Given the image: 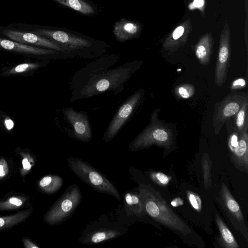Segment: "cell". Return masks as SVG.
<instances>
[{
  "mask_svg": "<svg viewBox=\"0 0 248 248\" xmlns=\"http://www.w3.org/2000/svg\"><path fill=\"white\" fill-rule=\"evenodd\" d=\"M118 61L115 56L92 61L76 71L70 80V102L92 97L107 92L115 95L121 92L124 84L143 63L136 60L110 68Z\"/></svg>",
  "mask_w": 248,
  "mask_h": 248,
  "instance_id": "obj_1",
  "label": "cell"
},
{
  "mask_svg": "<svg viewBox=\"0 0 248 248\" xmlns=\"http://www.w3.org/2000/svg\"><path fill=\"white\" fill-rule=\"evenodd\" d=\"M160 108L151 114L149 122L144 129L130 143L131 151L147 148L153 145L170 149L175 145L178 132L175 124L159 119Z\"/></svg>",
  "mask_w": 248,
  "mask_h": 248,
  "instance_id": "obj_2",
  "label": "cell"
},
{
  "mask_svg": "<svg viewBox=\"0 0 248 248\" xmlns=\"http://www.w3.org/2000/svg\"><path fill=\"white\" fill-rule=\"evenodd\" d=\"M145 211L155 220L184 235L191 232L188 225L176 214L161 194L149 185H139Z\"/></svg>",
  "mask_w": 248,
  "mask_h": 248,
  "instance_id": "obj_3",
  "label": "cell"
},
{
  "mask_svg": "<svg viewBox=\"0 0 248 248\" xmlns=\"http://www.w3.org/2000/svg\"><path fill=\"white\" fill-rule=\"evenodd\" d=\"M67 162L75 174L94 190L111 195L118 201L121 200L120 194L115 186L88 162L73 157H68Z\"/></svg>",
  "mask_w": 248,
  "mask_h": 248,
  "instance_id": "obj_4",
  "label": "cell"
},
{
  "mask_svg": "<svg viewBox=\"0 0 248 248\" xmlns=\"http://www.w3.org/2000/svg\"><path fill=\"white\" fill-rule=\"evenodd\" d=\"M44 37L62 45L73 56H78L84 58H94L97 56L89 50L93 47L91 41L62 31L51 30L43 28H32L27 30Z\"/></svg>",
  "mask_w": 248,
  "mask_h": 248,
  "instance_id": "obj_5",
  "label": "cell"
},
{
  "mask_svg": "<svg viewBox=\"0 0 248 248\" xmlns=\"http://www.w3.org/2000/svg\"><path fill=\"white\" fill-rule=\"evenodd\" d=\"M145 91L140 89L129 96L118 109L107 128L103 138L105 142L112 140L141 105Z\"/></svg>",
  "mask_w": 248,
  "mask_h": 248,
  "instance_id": "obj_6",
  "label": "cell"
},
{
  "mask_svg": "<svg viewBox=\"0 0 248 248\" xmlns=\"http://www.w3.org/2000/svg\"><path fill=\"white\" fill-rule=\"evenodd\" d=\"M247 101H248L247 93L234 91L216 103L212 121V126L216 134L219 133L224 124L235 116Z\"/></svg>",
  "mask_w": 248,
  "mask_h": 248,
  "instance_id": "obj_7",
  "label": "cell"
},
{
  "mask_svg": "<svg viewBox=\"0 0 248 248\" xmlns=\"http://www.w3.org/2000/svg\"><path fill=\"white\" fill-rule=\"evenodd\" d=\"M81 200L78 186L76 184L70 186L48 213L46 221L54 225L62 223L74 213Z\"/></svg>",
  "mask_w": 248,
  "mask_h": 248,
  "instance_id": "obj_8",
  "label": "cell"
},
{
  "mask_svg": "<svg viewBox=\"0 0 248 248\" xmlns=\"http://www.w3.org/2000/svg\"><path fill=\"white\" fill-rule=\"evenodd\" d=\"M0 50L42 61H50L51 60L72 57L65 53L23 44L2 36H0Z\"/></svg>",
  "mask_w": 248,
  "mask_h": 248,
  "instance_id": "obj_9",
  "label": "cell"
},
{
  "mask_svg": "<svg viewBox=\"0 0 248 248\" xmlns=\"http://www.w3.org/2000/svg\"><path fill=\"white\" fill-rule=\"evenodd\" d=\"M0 34L4 37L23 44L56 50L73 56L62 45L44 37L27 30L2 28Z\"/></svg>",
  "mask_w": 248,
  "mask_h": 248,
  "instance_id": "obj_10",
  "label": "cell"
},
{
  "mask_svg": "<svg viewBox=\"0 0 248 248\" xmlns=\"http://www.w3.org/2000/svg\"><path fill=\"white\" fill-rule=\"evenodd\" d=\"M64 120L71 129L66 131L71 137L82 142H89L92 138V130L87 114L78 111L72 107L62 109Z\"/></svg>",
  "mask_w": 248,
  "mask_h": 248,
  "instance_id": "obj_11",
  "label": "cell"
},
{
  "mask_svg": "<svg viewBox=\"0 0 248 248\" xmlns=\"http://www.w3.org/2000/svg\"><path fill=\"white\" fill-rule=\"evenodd\" d=\"M231 33L229 26L225 23L220 35L218 52L215 67L214 81L219 87L225 82L231 61Z\"/></svg>",
  "mask_w": 248,
  "mask_h": 248,
  "instance_id": "obj_12",
  "label": "cell"
},
{
  "mask_svg": "<svg viewBox=\"0 0 248 248\" xmlns=\"http://www.w3.org/2000/svg\"><path fill=\"white\" fill-rule=\"evenodd\" d=\"M29 59L11 65L3 66L0 69V76L2 77L32 76L49 63V61H32Z\"/></svg>",
  "mask_w": 248,
  "mask_h": 248,
  "instance_id": "obj_13",
  "label": "cell"
},
{
  "mask_svg": "<svg viewBox=\"0 0 248 248\" xmlns=\"http://www.w3.org/2000/svg\"><path fill=\"white\" fill-rule=\"evenodd\" d=\"M191 31L190 20L187 19L175 28L164 42L163 48L170 52L176 51L186 44Z\"/></svg>",
  "mask_w": 248,
  "mask_h": 248,
  "instance_id": "obj_14",
  "label": "cell"
},
{
  "mask_svg": "<svg viewBox=\"0 0 248 248\" xmlns=\"http://www.w3.org/2000/svg\"><path fill=\"white\" fill-rule=\"evenodd\" d=\"M122 231L115 228L103 227L90 232L79 239L85 245H93L104 242L122 235Z\"/></svg>",
  "mask_w": 248,
  "mask_h": 248,
  "instance_id": "obj_15",
  "label": "cell"
},
{
  "mask_svg": "<svg viewBox=\"0 0 248 248\" xmlns=\"http://www.w3.org/2000/svg\"><path fill=\"white\" fill-rule=\"evenodd\" d=\"M214 39L211 33L202 36L196 45L195 54L201 65L205 66L210 63Z\"/></svg>",
  "mask_w": 248,
  "mask_h": 248,
  "instance_id": "obj_16",
  "label": "cell"
},
{
  "mask_svg": "<svg viewBox=\"0 0 248 248\" xmlns=\"http://www.w3.org/2000/svg\"><path fill=\"white\" fill-rule=\"evenodd\" d=\"M140 28V26L137 23L123 19L116 22L113 32L119 41L124 42L137 36Z\"/></svg>",
  "mask_w": 248,
  "mask_h": 248,
  "instance_id": "obj_17",
  "label": "cell"
},
{
  "mask_svg": "<svg viewBox=\"0 0 248 248\" xmlns=\"http://www.w3.org/2000/svg\"><path fill=\"white\" fill-rule=\"evenodd\" d=\"M220 196L225 208L229 215L235 220L243 222L244 217L241 208L224 184H222L221 186Z\"/></svg>",
  "mask_w": 248,
  "mask_h": 248,
  "instance_id": "obj_18",
  "label": "cell"
},
{
  "mask_svg": "<svg viewBox=\"0 0 248 248\" xmlns=\"http://www.w3.org/2000/svg\"><path fill=\"white\" fill-rule=\"evenodd\" d=\"M238 145L232 151V158L239 165L244 166L247 170L248 166V126H247L239 137Z\"/></svg>",
  "mask_w": 248,
  "mask_h": 248,
  "instance_id": "obj_19",
  "label": "cell"
},
{
  "mask_svg": "<svg viewBox=\"0 0 248 248\" xmlns=\"http://www.w3.org/2000/svg\"><path fill=\"white\" fill-rule=\"evenodd\" d=\"M124 202L126 213L137 217L143 216L145 213L141 197L139 193L126 192L124 195Z\"/></svg>",
  "mask_w": 248,
  "mask_h": 248,
  "instance_id": "obj_20",
  "label": "cell"
},
{
  "mask_svg": "<svg viewBox=\"0 0 248 248\" xmlns=\"http://www.w3.org/2000/svg\"><path fill=\"white\" fill-rule=\"evenodd\" d=\"M215 219L222 246L227 248H239V247L231 232L217 214H216Z\"/></svg>",
  "mask_w": 248,
  "mask_h": 248,
  "instance_id": "obj_21",
  "label": "cell"
},
{
  "mask_svg": "<svg viewBox=\"0 0 248 248\" xmlns=\"http://www.w3.org/2000/svg\"><path fill=\"white\" fill-rule=\"evenodd\" d=\"M63 179L58 175L46 176L40 182V186L48 193H54L58 191L62 187Z\"/></svg>",
  "mask_w": 248,
  "mask_h": 248,
  "instance_id": "obj_22",
  "label": "cell"
},
{
  "mask_svg": "<svg viewBox=\"0 0 248 248\" xmlns=\"http://www.w3.org/2000/svg\"><path fill=\"white\" fill-rule=\"evenodd\" d=\"M57 2L71 8L82 14L88 15L94 13L91 5L82 0H53Z\"/></svg>",
  "mask_w": 248,
  "mask_h": 248,
  "instance_id": "obj_23",
  "label": "cell"
},
{
  "mask_svg": "<svg viewBox=\"0 0 248 248\" xmlns=\"http://www.w3.org/2000/svg\"><path fill=\"white\" fill-rule=\"evenodd\" d=\"M248 101H247L235 115V124L240 136L243 134L245 128L248 126Z\"/></svg>",
  "mask_w": 248,
  "mask_h": 248,
  "instance_id": "obj_24",
  "label": "cell"
},
{
  "mask_svg": "<svg viewBox=\"0 0 248 248\" xmlns=\"http://www.w3.org/2000/svg\"><path fill=\"white\" fill-rule=\"evenodd\" d=\"M195 93V88L194 86L188 83L179 84L174 90L175 95L184 99L191 98L194 95Z\"/></svg>",
  "mask_w": 248,
  "mask_h": 248,
  "instance_id": "obj_25",
  "label": "cell"
},
{
  "mask_svg": "<svg viewBox=\"0 0 248 248\" xmlns=\"http://www.w3.org/2000/svg\"><path fill=\"white\" fill-rule=\"evenodd\" d=\"M210 160L206 155L202 158V166L204 180V184L206 188H208L211 185V165Z\"/></svg>",
  "mask_w": 248,
  "mask_h": 248,
  "instance_id": "obj_26",
  "label": "cell"
},
{
  "mask_svg": "<svg viewBox=\"0 0 248 248\" xmlns=\"http://www.w3.org/2000/svg\"><path fill=\"white\" fill-rule=\"evenodd\" d=\"M151 179L155 183L161 186H165L169 183L170 178L160 172L152 171L150 173Z\"/></svg>",
  "mask_w": 248,
  "mask_h": 248,
  "instance_id": "obj_27",
  "label": "cell"
},
{
  "mask_svg": "<svg viewBox=\"0 0 248 248\" xmlns=\"http://www.w3.org/2000/svg\"><path fill=\"white\" fill-rule=\"evenodd\" d=\"M15 124L9 116L0 109V128L10 131L14 128Z\"/></svg>",
  "mask_w": 248,
  "mask_h": 248,
  "instance_id": "obj_28",
  "label": "cell"
},
{
  "mask_svg": "<svg viewBox=\"0 0 248 248\" xmlns=\"http://www.w3.org/2000/svg\"><path fill=\"white\" fill-rule=\"evenodd\" d=\"M187 198L192 206L196 210L200 212L202 209V200L196 194L189 191H187Z\"/></svg>",
  "mask_w": 248,
  "mask_h": 248,
  "instance_id": "obj_29",
  "label": "cell"
},
{
  "mask_svg": "<svg viewBox=\"0 0 248 248\" xmlns=\"http://www.w3.org/2000/svg\"><path fill=\"white\" fill-rule=\"evenodd\" d=\"M246 85L247 83L245 78H238L232 81L230 85V89L232 91H234L246 88Z\"/></svg>",
  "mask_w": 248,
  "mask_h": 248,
  "instance_id": "obj_30",
  "label": "cell"
},
{
  "mask_svg": "<svg viewBox=\"0 0 248 248\" xmlns=\"http://www.w3.org/2000/svg\"><path fill=\"white\" fill-rule=\"evenodd\" d=\"M238 142V135L236 133H232L229 137L228 145L230 150L232 152L237 146Z\"/></svg>",
  "mask_w": 248,
  "mask_h": 248,
  "instance_id": "obj_31",
  "label": "cell"
},
{
  "mask_svg": "<svg viewBox=\"0 0 248 248\" xmlns=\"http://www.w3.org/2000/svg\"><path fill=\"white\" fill-rule=\"evenodd\" d=\"M9 202L11 203L16 206H20L22 204V201L16 198H12L10 199Z\"/></svg>",
  "mask_w": 248,
  "mask_h": 248,
  "instance_id": "obj_32",
  "label": "cell"
},
{
  "mask_svg": "<svg viewBox=\"0 0 248 248\" xmlns=\"http://www.w3.org/2000/svg\"><path fill=\"white\" fill-rule=\"evenodd\" d=\"M183 204V201L180 198H176L171 202V205L174 207L182 205Z\"/></svg>",
  "mask_w": 248,
  "mask_h": 248,
  "instance_id": "obj_33",
  "label": "cell"
},
{
  "mask_svg": "<svg viewBox=\"0 0 248 248\" xmlns=\"http://www.w3.org/2000/svg\"><path fill=\"white\" fill-rule=\"evenodd\" d=\"M22 164L24 169L29 170L31 168V165L27 158H24L22 161Z\"/></svg>",
  "mask_w": 248,
  "mask_h": 248,
  "instance_id": "obj_34",
  "label": "cell"
},
{
  "mask_svg": "<svg viewBox=\"0 0 248 248\" xmlns=\"http://www.w3.org/2000/svg\"><path fill=\"white\" fill-rule=\"evenodd\" d=\"M204 4V0H194L193 4L198 8H200Z\"/></svg>",
  "mask_w": 248,
  "mask_h": 248,
  "instance_id": "obj_35",
  "label": "cell"
},
{
  "mask_svg": "<svg viewBox=\"0 0 248 248\" xmlns=\"http://www.w3.org/2000/svg\"><path fill=\"white\" fill-rule=\"evenodd\" d=\"M5 175V172L3 170V167L0 165V176H3Z\"/></svg>",
  "mask_w": 248,
  "mask_h": 248,
  "instance_id": "obj_36",
  "label": "cell"
},
{
  "mask_svg": "<svg viewBox=\"0 0 248 248\" xmlns=\"http://www.w3.org/2000/svg\"><path fill=\"white\" fill-rule=\"evenodd\" d=\"M4 224V220L2 218H0V228Z\"/></svg>",
  "mask_w": 248,
  "mask_h": 248,
  "instance_id": "obj_37",
  "label": "cell"
},
{
  "mask_svg": "<svg viewBox=\"0 0 248 248\" xmlns=\"http://www.w3.org/2000/svg\"><path fill=\"white\" fill-rule=\"evenodd\" d=\"M0 51H1V50H0Z\"/></svg>",
  "mask_w": 248,
  "mask_h": 248,
  "instance_id": "obj_38",
  "label": "cell"
}]
</instances>
